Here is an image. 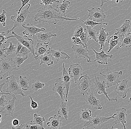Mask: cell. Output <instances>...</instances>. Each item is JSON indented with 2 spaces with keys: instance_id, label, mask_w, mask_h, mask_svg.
<instances>
[{
  "instance_id": "obj_13",
  "label": "cell",
  "mask_w": 131,
  "mask_h": 129,
  "mask_svg": "<svg viewBox=\"0 0 131 129\" xmlns=\"http://www.w3.org/2000/svg\"><path fill=\"white\" fill-rule=\"evenodd\" d=\"M70 76L74 79V83H77L82 75V67L80 64L76 63L70 64L68 70Z\"/></svg>"
},
{
  "instance_id": "obj_55",
  "label": "cell",
  "mask_w": 131,
  "mask_h": 129,
  "mask_svg": "<svg viewBox=\"0 0 131 129\" xmlns=\"http://www.w3.org/2000/svg\"><path fill=\"white\" fill-rule=\"evenodd\" d=\"M101 7H103L104 4L107 2V0H101Z\"/></svg>"
},
{
  "instance_id": "obj_7",
  "label": "cell",
  "mask_w": 131,
  "mask_h": 129,
  "mask_svg": "<svg viewBox=\"0 0 131 129\" xmlns=\"http://www.w3.org/2000/svg\"><path fill=\"white\" fill-rule=\"evenodd\" d=\"M95 81H94V83L95 90L96 92V93L100 95L103 94L104 95H105L107 99L109 101H115V102H117V98L111 99L108 96V93L106 91V89L107 88L106 82L101 80L98 77L96 76L95 74Z\"/></svg>"
},
{
  "instance_id": "obj_37",
  "label": "cell",
  "mask_w": 131,
  "mask_h": 129,
  "mask_svg": "<svg viewBox=\"0 0 131 129\" xmlns=\"http://www.w3.org/2000/svg\"><path fill=\"white\" fill-rule=\"evenodd\" d=\"M80 20H81L82 22H83L84 24L86 25H88V26H90L91 27H94L95 26L97 25H108V23H98L97 22H95L92 20H90L89 19H88L87 20H86V21H84L83 20H81L80 19Z\"/></svg>"
},
{
  "instance_id": "obj_8",
  "label": "cell",
  "mask_w": 131,
  "mask_h": 129,
  "mask_svg": "<svg viewBox=\"0 0 131 129\" xmlns=\"http://www.w3.org/2000/svg\"><path fill=\"white\" fill-rule=\"evenodd\" d=\"M87 10L89 12L88 19L90 20L102 23L106 18L105 12L103 9L93 8L91 9Z\"/></svg>"
},
{
  "instance_id": "obj_3",
  "label": "cell",
  "mask_w": 131,
  "mask_h": 129,
  "mask_svg": "<svg viewBox=\"0 0 131 129\" xmlns=\"http://www.w3.org/2000/svg\"><path fill=\"white\" fill-rule=\"evenodd\" d=\"M100 73L106 79V86L108 88L116 85L121 81L119 78L122 75L123 71L113 72L107 66L102 72H100Z\"/></svg>"
},
{
  "instance_id": "obj_49",
  "label": "cell",
  "mask_w": 131,
  "mask_h": 129,
  "mask_svg": "<svg viewBox=\"0 0 131 129\" xmlns=\"http://www.w3.org/2000/svg\"><path fill=\"white\" fill-rule=\"evenodd\" d=\"M29 97L31 100V104L30 107L34 110H36L39 107L38 104L36 102H35L33 100L31 96H29Z\"/></svg>"
},
{
  "instance_id": "obj_34",
  "label": "cell",
  "mask_w": 131,
  "mask_h": 129,
  "mask_svg": "<svg viewBox=\"0 0 131 129\" xmlns=\"http://www.w3.org/2000/svg\"><path fill=\"white\" fill-rule=\"evenodd\" d=\"M91 27L88 25H86V28L87 30L88 36L90 39H93L96 42H98V37H97V31L94 29H93Z\"/></svg>"
},
{
  "instance_id": "obj_4",
  "label": "cell",
  "mask_w": 131,
  "mask_h": 129,
  "mask_svg": "<svg viewBox=\"0 0 131 129\" xmlns=\"http://www.w3.org/2000/svg\"><path fill=\"white\" fill-rule=\"evenodd\" d=\"M6 83L7 85L6 92L13 93L15 95H20L23 97L25 96L20 85L17 82L15 76L12 75L6 77Z\"/></svg>"
},
{
  "instance_id": "obj_15",
  "label": "cell",
  "mask_w": 131,
  "mask_h": 129,
  "mask_svg": "<svg viewBox=\"0 0 131 129\" xmlns=\"http://www.w3.org/2000/svg\"><path fill=\"white\" fill-rule=\"evenodd\" d=\"M22 26L25 29L23 32V34L26 36L30 35L31 37H33L34 38L35 35L37 33L44 32L46 30V29L44 28H39L32 24H30L29 23L27 24L26 25L23 24Z\"/></svg>"
},
{
  "instance_id": "obj_54",
  "label": "cell",
  "mask_w": 131,
  "mask_h": 129,
  "mask_svg": "<svg viewBox=\"0 0 131 129\" xmlns=\"http://www.w3.org/2000/svg\"><path fill=\"white\" fill-rule=\"evenodd\" d=\"M12 129H24V126L23 124H21L20 125L16 126H12Z\"/></svg>"
},
{
  "instance_id": "obj_21",
  "label": "cell",
  "mask_w": 131,
  "mask_h": 129,
  "mask_svg": "<svg viewBox=\"0 0 131 129\" xmlns=\"http://www.w3.org/2000/svg\"><path fill=\"white\" fill-rule=\"evenodd\" d=\"M61 116L59 115L57 116V115H55L54 116L50 117L49 120V121L47 123V125L51 129L60 128L62 124L61 121L64 119Z\"/></svg>"
},
{
  "instance_id": "obj_25",
  "label": "cell",
  "mask_w": 131,
  "mask_h": 129,
  "mask_svg": "<svg viewBox=\"0 0 131 129\" xmlns=\"http://www.w3.org/2000/svg\"><path fill=\"white\" fill-rule=\"evenodd\" d=\"M106 28H100V32L98 35V43L100 45L101 48L100 50H101L103 46H104L105 42L107 41V38L109 34V32H106Z\"/></svg>"
},
{
  "instance_id": "obj_33",
  "label": "cell",
  "mask_w": 131,
  "mask_h": 129,
  "mask_svg": "<svg viewBox=\"0 0 131 129\" xmlns=\"http://www.w3.org/2000/svg\"><path fill=\"white\" fill-rule=\"evenodd\" d=\"M92 111L88 109H82L80 113V120L90 121L91 119Z\"/></svg>"
},
{
  "instance_id": "obj_32",
  "label": "cell",
  "mask_w": 131,
  "mask_h": 129,
  "mask_svg": "<svg viewBox=\"0 0 131 129\" xmlns=\"http://www.w3.org/2000/svg\"><path fill=\"white\" fill-rule=\"evenodd\" d=\"M19 83L23 90L27 91L29 89V79L26 77H23L20 76Z\"/></svg>"
},
{
  "instance_id": "obj_2",
  "label": "cell",
  "mask_w": 131,
  "mask_h": 129,
  "mask_svg": "<svg viewBox=\"0 0 131 129\" xmlns=\"http://www.w3.org/2000/svg\"><path fill=\"white\" fill-rule=\"evenodd\" d=\"M28 4V6L27 8L24 10H21L19 13H17L16 15L12 16L11 17V19L13 21V24H14V26L12 29L7 31V34L12 31L16 28L24 24L27 19L31 17L29 15L30 12L29 10L31 5L29 4Z\"/></svg>"
},
{
  "instance_id": "obj_56",
  "label": "cell",
  "mask_w": 131,
  "mask_h": 129,
  "mask_svg": "<svg viewBox=\"0 0 131 129\" xmlns=\"http://www.w3.org/2000/svg\"><path fill=\"white\" fill-rule=\"evenodd\" d=\"M114 1L116 2V3H118L119 2H122L124 0H110V1Z\"/></svg>"
},
{
  "instance_id": "obj_20",
  "label": "cell",
  "mask_w": 131,
  "mask_h": 129,
  "mask_svg": "<svg viewBox=\"0 0 131 129\" xmlns=\"http://www.w3.org/2000/svg\"><path fill=\"white\" fill-rule=\"evenodd\" d=\"M96 94V93L94 95L93 92H92L89 96L86 97L85 100L87 104H89L94 109L101 110L102 107L100 101L95 96Z\"/></svg>"
},
{
  "instance_id": "obj_5",
  "label": "cell",
  "mask_w": 131,
  "mask_h": 129,
  "mask_svg": "<svg viewBox=\"0 0 131 129\" xmlns=\"http://www.w3.org/2000/svg\"><path fill=\"white\" fill-rule=\"evenodd\" d=\"M0 70L1 74L3 75V76L5 75L8 76V75L11 74L12 71L18 69L16 67L13 59L12 58H9L1 60L0 61Z\"/></svg>"
},
{
  "instance_id": "obj_6",
  "label": "cell",
  "mask_w": 131,
  "mask_h": 129,
  "mask_svg": "<svg viewBox=\"0 0 131 129\" xmlns=\"http://www.w3.org/2000/svg\"><path fill=\"white\" fill-rule=\"evenodd\" d=\"M14 37L16 38L18 41L22 44L24 46L28 48L31 51V53L33 55L34 57H35V51L34 46V42L32 39L29 38L26 35L24 36H21L18 33H16L14 31H12V35L9 36L7 37V39L8 40L9 38Z\"/></svg>"
},
{
  "instance_id": "obj_45",
  "label": "cell",
  "mask_w": 131,
  "mask_h": 129,
  "mask_svg": "<svg viewBox=\"0 0 131 129\" xmlns=\"http://www.w3.org/2000/svg\"><path fill=\"white\" fill-rule=\"evenodd\" d=\"M6 11L5 10H3L2 14L0 15V22L2 23V25L4 27L6 25V16L5 14Z\"/></svg>"
},
{
  "instance_id": "obj_18",
  "label": "cell",
  "mask_w": 131,
  "mask_h": 129,
  "mask_svg": "<svg viewBox=\"0 0 131 129\" xmlns=\"http://www.w3.org/2000/svg\"><path fill=\"white\" fill-rule=\"evenodd\" d=\"M62 79L64 83L66 90V96L65 101L66 102H68V95L69 92L70 86V83L72 81V77L70 76L69 73L66 71L65 67V63H63V74H62Z\"/></svg>"
},
{
  "instance_id": "obj_31",
  "label": "cell",
  "mask_w": 131,
  "mask_h": 129,
  "mask_svg": "<svg viewBox=\"0 0 131 129\" xmlns=\"http://www.w3.org/2000/svg\"><path fill=\"white\" fill-rule=\"evenodd\" d=\"M33 116V120L31 121L30 124L40 125L43 127V123L45 121V118L37 113H34Z\"/></svg>"
},
{
  "instance_id": "obj_52",
  "label": "cell",
  "mask_w": 131,
  "mask_h": 129,
  "mask_svg": "<svg viewBox=\"0 0 131 129\" xmlns=\"http://www.w3.org/2000/svg\"><path fill=\"white\" fill-rule=\"evenodd\" d=\"M30 1V0H21V1H22V6L19 9L17 10H16L17 11L18 10V13H20L22 8H23L24 6H25L27 4H28V2H29Z\"/></svg>"
},
{
  "instance_id": "obj_10",
  "label": "cell",
  "mask_w": 131,
  "mask_h": 129,
  "mask_svg": "<svg viewBox=\"0 0 131 129\" xmlns=\"http://www.w3.org/2000/svg\"><path fill=\"white\" fill-rule=\"evenodd\" d=\"M72 49L74 52L76 58L82 57L86 58L88 62H91V58L89 56V51L87 47L81 45L74 44Z\"/></svg>"
},
{
  "instance_id": "obj_30",
  "label": "cell",
  "mask_w": 131,
  "mask_h": 129,
  "mask_svg": "<svg viewBox=\"0 0 131 129\" xmlns=\"http://www.w3.org/2000/svg\"><path fill=\"white\" fill-rule=\"evenodd\" d=\"M122 44L117 49L122 47H130L131 46V33H128L122 38L120 40Z\"/></svg>"
},
{
  "instance_id": "obj_11",
  "label": "cell",
  "mask_w": 131,
  "mask_h": 129,
  "mask_svg": "<svg viewBox=\"0 0 131 129\" xmlns=\"http://www.w3.org/2000/svg\"><path fill=\"white\" fill-rule=\"evenodd\" d=\"M79 83L78 86L83 95L88 94L90 92V87L91 85V80L87 75L82 76L79 80Z\"/></svg>"
},
{
  "instance_id": "obj_29",
  "label": "cell",
  "mask_w": 131,
  "mask_h": 129,
  "mask_svg": "<svg viewBox=\"0 0 131 129\" xmlns=\"http://www.w3.org/2000/svg\"><path fill=\"white\" fill-rule=\"evenodd\" d=\"M58 113L61 116H63L66 120L68 118L69 108L66 102H62L60 106Z\"/></svg>"
},
{
  "instance_id": "obj_28",
  "label": "cell",
  "mask_w": 131,
  "mask_h": 129,
  "mask_svg": "<svg viewBox=\"0 0 131 129\" xmlns=\"http://www.w3.org/2000/svg\"><path fill=\"white\" fill-rule=\"evenodd\" d=\"M70 2L68 0H64L61 4L53 6L54 8L59 12L62 13L65 17H66L65 13L66 10L69 8L70 6Z\"/></svg>"
},
{
  "instance_id": "obj_57",
  "label": "cell",
  "mask_w": 131,
  "mask_h": 129,
  "mask_svg": "<svg viewBox=\"0 0 131 129\" xmlns=\"http://www.w3.org/2000/svg\"><path fill=\"white\" fill-rule=\"evenodd\" d=\"M128 102L131 103V93L130 95V98H129V101H128Z\"/></svg>"
},
{
  "instance_id": "obj_39",
  "label": "cell",
  "mask_w": 131,
  "mask_h": 129,
  "mask_svg": "<svg viewBox=\"0 0 131 129\" xmlns=\"http://www.w3.org/2000/svg\"><path fill=\"white\" fill-rule=\"evenodd\" d=\"M28 57H22L20 56H17L14 59V62L16 66L19 67L21 64L23 63L27 59Z\"/></svg>"
},
{
  "instance_id": "obj_40",
  "label": "cell",
  "mask_w": 131,
  "mask_h": 129,
  "mask_svg": "<svg viewBox=\"0 0 131 129\" xmlns=\"http://www.w3.org/2000/svg\"><path fill=\"white\" fill-rule=\"evenodd\" d=\"M80 38H81L83 42L84 43L85 46L86 47H88V45L87 43L90 40V38H89L88 32L86 28V29L85 28L84 32L82 33V34L80 36Z\"/></svg>"
},
{
  "instance_id": "obj_14",
  "label": "cell",
  "mask_w": 131,
  "mask_h": 129,
  "mask_svg": "<svg viewBox=\"0 0 131 129\" xmlns=\"http://www.w3.org/2000/svg\"><path fill=\"white\" fill-rule=\"evenodd\" d=\"M114 91L117 93L119 96L123 98H125L127 96V93L130 91L128 80L125 79L123 80L122 81H120L116 85Z\"/></svg>"
},
{
  "instance_id": "obj_12",
  "label": "cell",
  "mask_w": 131,
  "mask_h": 129,
  "mask_svg": "<svg viewBox=\"0 0 131 129\" xmlns=\"http://www.w3.org/2000/svg\"><path fill=\"white\" fill-rule=\"evenodd\" d=\"M113 116L114 120V122L115 124L119 125V124L122 123L123 125L124 128H127L125 125L126 123L127 118L128 116L126 108H123L117 109V112Z\"/></svg>"
},
{
  "instance_id": "obj_16",
  "label": "cell",
  "mask_w": 131,
  "mask_h": 129,
  "mask_svg": "<svg viewBox=\"0 0 131 129\" xmlns=\"http://www.w3.org/2000/svg\"><path fill=\"white\" fill-rule=\"evenodd\" d=\"M13 99L11 100H9L5 107L1 110V113H3L5 114V116H10L14 118V112L15 109V102L16 99L15 95L14 94Z\"/></svg>"
},
{
  "instance_id": "obj_46",
  "label": "cell",
  "mask_w": 131,
  "mask_h": 129,
  "mask_svg": "<svg viewBox=\"0 0 131 129\" xmlns=\"http://www.w3.org/2000/svg\"><path fill=\"white\" fill-rule=\"evenodd\" d=\"M24 129H44L45 128L42 126L40 125H29L26 124L24 126Z\"/></svg>"
},
{
  "instance_id": "obj_27",
  "label": "cell",
  "mask_w": 131,
  "mask_h": 129,
  "mask_svg": "<svg viewBox=\"0 0 131 129\" xmlns=\"http://www.w3.org/2000/svg\"><path fill=\"white\" fill-rule=\"evenodd\" d=\"M52 57L51 53L48 50L45 54L38 57V59H40L41 60L40 65L45 64H47L48 66L53 65L54 62L52 61Z\"/></svg>"
},
{
  "instance_id": "obj_44",
  "label": "cell",
  "mask_w": 131,
  "mask_h": 129,
  "mask_svg": "<svg viewBox=\"0 0 131 129\" xmlns=\"http://www.w3.org/2000/svg\"><path fill=\"white\" fill-rule=\"evenodd\" d=\"M71 40L72 41V43L74 44L81 45H83V46H86L84 43L82 41L81 38L79 37H76L73 36L71 38Z\"/></svg>"
},
{
  "instance_id": "obj_48",
  "label": "cell",
  "mask_w": 131,
  "mask_h": 129,
  "mask_svg": "<svg viewBox=\"0 0 131 129\" xmlns=\"http://www.w3.org/2000/svg\"><path fill=\"white\" fill-rule=\"evenodd\" d=\"M0 106L1 107H4L5 106L6 103L8 102L6 99V97L8 96L5 95H2L0 96Z\"/></svg>"
},
{
  "instance_id": "obj_50",
  "label": "cell",
  "mask_w": 131,
  "mask_h": 129,
  "mask_svg": "<svg viewBox=\"0 0 131 129\" xmlns=\"http://www.w3.org/2000/svg\"><path fill=\"white\" fill-rule=\"evenodd\" d=\"M6 48L5 46H3L2 48H1L0 50V58L1 60L5 58L6 57V53L5 52V49Z\"/></svg>"
},
{
  "instance_id": "obj_38",
  "label": "cell",
  "mask_w": 131,
  "mask_h": 129,
  "mask_svg": "<svg viewBox=\"0 0 131 129\" xmlns=\"http://www.w3.org/2000/svg\"><path fill=\"white\" fill-rule=\"evenodd\" d=\"M7 43L10 44L8 48H6L5 50V52L6 54L7 55L12 54L16 50V46L15 44H13L12 42H8Z\"/></svg>"
},
{
  "instance_id": "obj_9",
  "label": "cell",
  "mask_w": 131,
  "mask_h": 129,
  "mask_svg": "<svg viewBox=\"0 0 131 129\" xmlns=\"http://www.w3.org/2000/svg\"><path fill=\"white\" fill-rule=\"evenodd\" d=\"M112 118H113V115L108 117L95 115L92 118L90 121L86 122L84 124L83 129L91 127L95 128L97 126H100L104 122H106Z\"/></svg>"
},
{
  "instance_id": "obj_43",
  "label": "cell",
  "mask_w": 131,
  "mask_h": 129,
  "mask_svg": "<svg viewBox=\"0 0 131 129\" xmlns=\"http://www.w3.org/2000/svg\"><path fill=\"white\" fill-rule=\"evenodd\" d=\"M41 2L40 3V4L42 5L44 4V6H49L51 5L54 2L58 3L59 2V0H40Z\"/></svg>"
},
{
  "instance_id": "obj_19",
  "label": "cell",
  "mask_w": 131,
  "mask_h": 129,
  "mask_svg": "<svg viewBox=\"0 0 131 129\" xmlns=\"http://www.w3.org/2000/svg\"><path fill=\"white\" fill-rule=\"evenodd\" d=\"M95 54V58L94 60V62H97L100 64H104L107 65L108 59V58H111L113 56V55L106 54L104 51L102 50L101 52H98L96 51L93 48H92Z\"/></svg>"
},
{
  "instance_id": "obj_17",
  "label": "cell",
  "mask_w": 131,
  "mask_h": 129,
  "mask_svg": "<svg viewBox=\"0 0 131 129\" xmlns=\"http://www.w3.org/2000/svg\"><path fill=\"white\" fill-rule=\"evenodd\" d=\"M57 34L51 32H40L36 34L34 39L38 42L49 44L51 40V38L57 37Z\"/></svg>"
},
{
  "instance_id": "obj_42",
  "label": "cell",
  "mask_w": 131,
  "mask_h": 129,
  "mask_svg": "<svg viewBox=\"0 0 131 129\" xmlns=\"http://www.w3.org/2000/svg\"><path fill=\"white\" fill-rule=\"evenodd\" d=\"M84 30H85V28L83 27L81 25H79L77 28L74 31L73 36L76 37L80 38V36L84 32Z\"/></svg>"
},
{
  "instance_id": "obj_36",
  "label": "cell",
  "mask_w": 131,
  "mask_h": 129,
  "mask_svg": "<svg viewBox=\"0 0 131 129\" xmlns=\"http://www.w3.org/2000/svg\"><path fill=\"white\" fill-rule=\"evenodd\" d=\"M45 85V83H42L40 81L34 80L32 85V88L34 91H37L40 89H42Z\"/></svg>"
},
{
  "instance_id": "obj_41",
  "label": "cell",
  "mask_w": 131,
  "mask_h": 129,
  "mask_svg": "<svg viewBox=\"0 0 131 129\" xmlns=\"http://www.w3.org/2000/svg\"><path fill=\"white\" fill-rule=\"evenodd\" d=\"M30 53H31V51L26 46H24L21 49L20 52L16 55L22 57H28V55Z\"/></svg>"
},
{
  "instance_id": "obj_22",
  "label": "cell",
  "mask_w": 131,
  "mask_h": 129,
  "mask_svg": "<svg viewBox=\"0 0 131 129\" xmlns=\"http://www.w3.org/2000/svg\"><path fill=\"white\" fill-rule=\"evenodd\" d=\"M130 22L129 19H126L120 27L116 29L117 32L114 34L118 35L120 37V40L125 35L130 32V31L131 28Z\"/></svg>"
},
{
  "instance_id": "obj_35",
  "label": "cell",
  "mask_w": 131,
  "mask_h": 129,
  "mask_svg": "<svg viewBox=\"0 0 131 129\" xmlns=\"http://www.w3.org/2000/svg\"><path fill=\"white\" fill-rule=\"evenodd\" d=\"M107 41L109 43V49L107 51V53H109L113 49L114 47L116 45L119 44V42L120 41V39L118 40H114L110 37L108 40H107Z\"/></svg>"
},
{
  "instance_id": "obj_1",
  "label": "cell",
  "mask_w": 131,
  "mask_h": 129,
  "mask_svg": "<svg viewBox=\"0 0 131 129\" xmlns=\"http://www.w3.org/2000/svg\"><path fill=\"white\" fill-rule=\"evenodd\" d=\"M79 18L71 19L67 18L60 12L57 11L51 5L44 6L43 8L38 10L34 17V20L39 23L47 22L49 24L56 25L59 22L66 21H76Z\"/></svg>"
},
{
  "instance_id": "obj_53",
  "label": "cell",
  "mask_w": 131,
  "mask_h": 129,
  "mask_svg": "<svg viewBox=\"0 0 131 129\" xmlns=\"http://www.w3.org/2000/svg\"><path fill=\"white\" fill-rule=\"evenodd\" d=\"M13 126H15L19 125V121L16 119H14L12 122Z\"/></svg>"
},
{
  "instance_id": "obj_51",
  "label": "cell",
  "mask_w": 131,
  "mask_h": 129,
  "mask_svg": "<svg viewBox=\"0 0 131 129\" xmlns=\"http://www.w3.org/2000/svg\"><path fill=\"white\" fill-rule=\"evenodd\" d=\"M23 46L24 45L19 42H18L17 46H16V50L15 51L16 55L20 52V51L21 50V49H22Z\"/></svg>"
},
{
  "instance_id": "obj_23",
  "label": "cell",
  "mask_w": 131,
  "mask_h": 129,
  "mask_svg": "<svg viewBox=\"0 0 131 129\" xmlns=\"http://www.w3.org/2000/svg\"><path fill=\"white\" fill-rule=\"evenodd\" d=\"M66 87L63 79L61 78H59L56 81V83L53 86V90L54 92H57L61 97V100H63V96H64V90Z\"/></svg>"
},
{
  "instance_id": "obj_47",
  "label": "cell",
  "mask_w": 131,
  "mask_h": 129,
  "mask_svg": "<svg viewBox=\"0 0 131 129\" xmlns=\"http://www.w3.org/2000/svg\"><path fill=\"white\" fill-rule=\"evenodd\" d=\"M7 37L6 35L5 32L4 31L1 32L0 33V42L1 45H3V43H7Z\"/></svg>"
},
{
  "instance_id": "obj_24",
  "label": "cell",
  "mask_w": 131,
  "mask_h": 129,
  "mask_svg": "<svg viewBox=\"0 0 131 129\" xmlns=\"http://www.w3.org/2000/svg\"><path fill=\"white\" fill-rule=\"evenodd\" d=\"M49 50L51 53L52 57L55 59L57 63L62 59H69L70 57L64 51H62L61 50H54L52 47H49Z\"/></svg>"
},
{
  "instance_id": "obj_26",
  "label": "cell",
  "mask_w": 131,
  "mask_h": 129,
  "mask_svg": "<svg viewBox=\"0 0 131 129\" xmlns=\"http://www.w3.org/2000/svg\"><path fill=\"white\" fill-rule=\"evenodd\" d=\"M49 45L48 44L44 43V44H42L41 42H38L36 46L34 58L37 60L39 57L45 54L48 50L47 47Z\"/></svg>"
}]
</instances>
